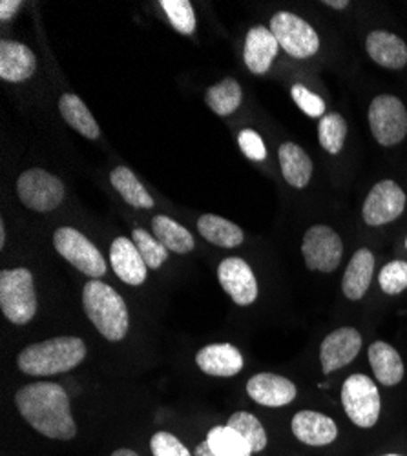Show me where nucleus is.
I'll return each mask as SVG.
<instances>
[{
    "mask_svg": "<svg viewBox=\"0 0 407 456\" xmlns=\"http://www.w3.org/2000/svg\"><path fill=\"white\" fill-rule=\"evenodd\" d=\"M15 403L24 420L41 435L53 440H71L77 435L68 393L50 382L24 386L15 395Z\"/></svg>",
    "mask_w": 407,
    "mask_h": 456,
    "instance_id": "nucleus-1",
    "label": "nucleus"
},
{
    "mask_svg": "<svg viewBox=\"0 0 407 456\" xmlns=\"http://www.w3.org/2000/svg\"><path fill=\"white\" fill-rule=\"evenodd\" d=\"M86 356L81 338L59 336L26 347L19 354V369L29 376H53L76 369Z\"/></svg>",
    "mask_w": 407,
    "mask_h": 456,
    "instance_id": "nucleus-2",
    "label": "nucleus"
},
{
    "mask_svg": "<svg viewBox=\"0 0 407 456\" xmlns=\"http://www.w3.org/2000/svg\"><path fill=\"white\" fill-rule=\"evenodd\" d=\"M83 307L88 320L110 341H121L128 334L130 316L125 299L110 285L92 280L83 290Z\"/></svg>",
    "mask_w": 407,
    "mask_h": 456,
    "instance_id": "nucleus-3",
    "label": "nucleus"
},
{
    "mask_svg": "<svg viewBox=\"0 0 407 456\" xmlns=\"http://www.w3.org/2000/svg\"><path fill=\"white\" fill-rule=\"evenodd\" d=\"M0 307L13 325H26L37 313L33 276L28 269L0 273Z\"/></svg>",
    "mask_w": 407,
    "mask_h": 456,
    "instance_id": "nucleus-4",
    "label": "nucleus"
},
{
    "mask_svg": "<svg viewBox=\"0 0 407 456\" xmlns=\"http://www.w3.org/2000/svg\"><path fill=\"white\" fill-rule=\"evenodd\" d=\"M342 405L351 422L362 429L377 426L380 416V393L365 374L349 376L342 387Z\"/></svg>",
    "mask_w": 407,
    "mask_h": 456,
    "instance_id": "nucleus-5",
    "label": "nucleus"
},
{
    "mask_svg": "<svg viewBox=\"0 0 407 456\" xmlns=\"http://www.w3.org/2000/svg\"><path fill=\"white\" fill-rule=\"evenodd\" d=\"M271 31L281 50L294 59H309L320 50V37L314 28L289 12H278L271 19Z\"/></svg>",
    "mask_w": 407,
    "mask_h": 456,
    "instance_id": "nucleus-6",
    "label": "nucleus"
},
{
    "mask_svg": "<svg viewBox=\"0 0 407 456\" xmlns=\"http://www.w3.org/2000/svg\"><path fill=\"white\" fill-rule=\"evenodd\" d=\"M55 250L77 271L99 280L106 274V261L99 248L76 228L62 226L53 234Z\"/></svg>",
    "mask_w": 407,
    "mask_h": 456,
    "instance_id": "nucleus-7",
    "label": "nucleus"
},
{
    "mask_svg": "<svg viewBox=\"0 0 407 456\" xmlns=\"http://www.w3.org/2000/svg\"><path fill=\"white\" fill-rule=\"evenodd\" d=\"M17 194L24 207L35 212L55 210L64 200V184L46 170H26L17 181Z\"/></svg>",
    "mask_w": 407,
    "mask_h": 456,
    "instance_id": "nucleus-8",
    "label": "nucleus"
},
{
    "mask_svg": "<svg viewBox=\"0 0 407 456\" xmlns=\"http://www.w3.org/2000/svg\"><path fill=\"white\" fill-rule=\"evenodd\" d=\"M369 126L382 146H395L407 135V111L393 95H379L369 106Z\"/></svg>",
    "mask_w": 407,
    "mask_h": 456,
    "instance_id": "nucleus-9",
    "label": "nucleus"
},
{
    "mask_svg": "<svg viewBox=\"0 0 407 456\" xmlns=\"http://www.w3.org/2000/svg\"><path fill=\"white\" fill-rule=\"evenodd\" d=\"M302 252L307 269L318 273H335L342 261V238L325 224L311 226L304 236Z\"/></svg>",
    "mask_w": 407,
    "mask_h": 456,
    "instance_id": "nucleus-10",
    "label": "nucleus"
},
{
    "mask_svg": "<svg viewBox=\"0 0 407 456\" xmlns=\"http://www.w3.org/2000/svg\"><path fill=\"white\" fill-rule=\"evenodd\" d=\"M405 210L403 190L391 179L377 183L363 203V221L371 226L387 224Z\"/></svg>",
    "mask_w": 407,
    "mask_h": 456,
    "instance_id": "nucleus-11",
    "label": "nucleus"
},
{
    "mask_svg": "<svg viewBox=\"0 0 407 456\" xmlns=\"http://www.w3.org/2000/svg\"><path fill=\"white\" fill-rule=\"evenodd\" d=\"M362 349V336L353 327H342L332 330L322 341L320 347V362L323 372H335L346 365H349Z\"/></svg>",
    "mask_w": 407,
    "mask_h": 456,
    "instance_id": "nucleus-12",
    "label": "nucleus"
},
{
    "mask_svg": "<svg viewBox=\"0 0 407 456\" xmlns=\"http://www.w3.org/2000/svg\"><path fill=\"white\" fill-rule=\"evenodd\" d=\"M217 278L224 290L241 307L250 305L257 297V281L248 265L241 257H227L221 261Z\"/></svg>",
    "mask_w": 407,
    "mask_h": 456,
    "instance_id": "nucleus-13",
    "label": "nucleus"
},
{
    "mask_svg": "<svg viewBox=\"0 0 407 456\" xmlns=\"http://www.w3.org/2000/svg\"><path fill=\"white\" fill-rule=\"evenodd\" d=\"M247 393L256 403L260 405L283 407L296 398V386L283 376H278L273 372H262L248 379Z\"/></svg>",
    "mask_w": 407,
    "mask_h": 456,
    "instance_id": "nucleus-14",
    "label": "nucleus"
},
{
    "mask_svg": "<svg viewBox=\"0 0 407 456\" xmlns=\"http://www.w3.org/2000/svg\"><path fill=\"white\" fill-rule=\"evenodd\" d=\"M290 429L294 436L307 445H327L338 436V428L332 418L316 411H300L292 418Z\"/></svg>",
    "mask_w": 407,
    "mask_h": 456,
    "instance_id": "nucleus-15",
    "label": "nucleus"
},
{
    "mask_svg": "<svg viewBox=\"0 0 407 456\" xmlns=\"http://www.w3.org/2000/svg\"><path fill=\"white\" fill-rule=\"evenodd\" d=\"M278 52H280V45L269 28L256 26L247 33L243 59L247 68L252 73L256 75L267 73L271 64L278 57Z\"/></svg>",
    "mask_w": 407,
    "mask_h": 456,
    "instance_id": "nucleus-16",
    "label": "nucleus"
},
{
    "mask_svg": "<svg viewBox=\"0 0 407 456\" xmlns=\"http://www.w3.org/2000/svg\"><path fill=\"white\" fill-rule=\"evenodd\" d=\"M37 69L33 52L20 43L4 39L0 43V79L6 83H22Z\"/></svg>",
    "mask_w": 407,
    "mask_h": 456,
    "instance_id": "nucleus-17",
    "label": "nucleus"
},
{
    "mask_svg": "<svg viewBox=\"0 0 407 456\" xmlns=\"http://www.w3.org/2000/svg\"><path fill=\"white\" fill-rule=\"evenodd\" d=\"M110 261L114 273L128 285H141L146 280V263L139 254L135 243L128 238L114 240L110 247Z\"/></svg>",
    "mask_w": 407,
    "mask_h": 456,
    "instance_id": "nucleus-18",
    "label": "nucleus"
},
{
    "mask_svg": "<svg viewBox=\"0 0 407 456\" xmlns=\"http://www.w3.org/2000/svg\"><path fill=\"white\" fill-rule=\"evenodd\" d=\"M196 363L205 374L229 378L243 369V356L231 344H214L196 354Z\"/></svg>",
    "mask_w": 407,
    "mask_h": 456,
    "instance_id": "nucleus-19",
    "label": "nucleus"
},
{
    "mask_svg": "<svg viewBox=\"0 0 407 456\" xmlns=\"http://www.w3.org/2000/svg\"><path fill=\"white\" fill-rule=\"evenodd\" d=\"M365 48L369 57L384 68L402 69L407 64V46L395 33H389V31L369 33Z\"/></svg>",
    "mask_w": 407,
    "mask_h": 456,
    "instance_id": "nucleus-20",
    "label": "nucleus"
},
{
    "mask_svg": "<svg viewBox=\"0 0 407 456\" xmlns=\"http://www.w3.org/2000/svg\"><path fill=\"white\" fill-rule=\"evenodd\" d=\"M375 273V256L369 248H360L349 261L344 281H342V290L347 299H362L371 285Z\"/></svg>",
    "mask_w": 407,
    "mask_h": 456,
    "instance_id": "nucleus-21",
    "label": "nucleus"
},
{
    "mask_svg": "<svg viewBox=\"0 0 407 456\" xmlns=\"http://www.w3.org/2000/svg\"><path fill=\"white\" fill-rule=\"evenodd\" d=\"M278 156L285 181L294 188H305L313 177V161L304 148L294 142H283Z\"/></svg>",
    "mask_w": 407,
    "mask_h": 456,
    "instance_id": "nucleus-22",
    "label": "nucleus"
},
{
    "mask_svg": "<svg viewBox=\"0 0 407 456\" xmlns=\"http://www.w3.org/2000/svg\"><path fill=\"white\" fill-rule=\"evenodd\" d=\"M369 363H371L373 372L382 386L393 387L402 382L403 362L396 349L386 344V341H375L369 347Z\"/></svg>",
    "mask_w": 407,
    "mask_h": 456,
    "instance_id": "nucleus-23",
    "label": "nucleus"
},
{
    "mask_svg": "<svg viewBox=\"0 0 407 456\" xmlns=\"http://www.w3.org/2000/svg\"><path fill=\"white\" fill-rule=\"evenodd\" d=\"M198 231L208 243L224 248L240 247L245 240L243 231L238 224L214 214H205L199 217Z\"/></svg>",
    "mask_w": 407,
    "mask_h": 456,
    "instance_id": "nucleus-24",
    "label": "nucleus"
},
{
    "mask_svg": "<svg viewBox=\"0 0 407 456\" xmlns=\"http://www.w3.org/2000/svg\"><path fill=\"white\" fill-rule=\"evenodd\" d=\"M59 110L62 119L81 135L88 139H97L101 135V128L86 104L76 94H64L59 101Z\"/></svg>",
    "mask_w": 407,
    "mask_h": 456,
    "instance_id": "nucleus-25",
    "label": "nucleus"
},
{
    "mask_svg": "<svg viewBox=\"0 0 407 456\" xmlns=\"http://www.w3.org/2000/svg\"><path fill=\"white\" fill-rule=\"evenodd\" d=\"M152 231L154 236L167 247V250H172L175 254H189L191 250H194L196 243L192 234L168 216H156L152 219Z\"/></svg>",
    "mask_w": 407,
    "mask_h": 456,
    "instance_id": "nucleus-26",
    "label": "nucleus"
},
{
    "mask_svg": "<svg viewBox=\"0 0 407 456\" xmlns=\"http://www.w3.org/2000/svg\"><path fill=\"white\" fill-rule=\"evenodd\" d=\"M110 181H112L114 188L130 207L134 208L154 207V198L146 192V188L141 184L135 174L126 167H118L112 174H110Z\"/></svg>",
    "mask_w": 407,
    "mask_h": 456,
    "instance_id": "nucleus-27",
    "label": "nucleus"
},
{
    "mask_svg": "<svg viewBox=\"0 0 407 456\" xmlns=\"http://www.w3.org/2000/svg\"><path fill=\"white\" fill-rule=\"evenodd\" d=\"M243 94L241 86L234 79H224L219 85H214L207 92V104L216 116H231L241 104Z\"/></svg>",
    "mask_w": 407,
    "mask_h": 456,
    "instance_id": "nucleus-28",
    "label": "nucleus"
},
{
    "mask_svg": "<svg viewBox=\"0 0 407 456\" xmlns=\"http://www.w3.org/2000/svg\"><path fill=\"white\" fill-rule=\"evenodd\" d=\"M207 442L216 456H250L247 440L229 426H216L208 431Z\"/></svg>",
    "mask_w": 407,
    "mask_h": 456,
    "instance_id": "nucleus-29",
    "label": "nucleus"
},
{
    "mask_svg": "<svg viewBox=\"0 0 407 456\" xmlns=\"http://www.w3.org/2000/svg\"><path fill=\"white\" fill-rule=\"evenodd\" d=\"M346 137H347V123L340 113H327V116L322 118L318 125V139L329 154L332 156L340 154Z\"/></svg>",
    "mask_w": 407,
    "mask_h": 456,
    "instance_id": "nucleus-30",
    "label": "nucleus"
},
{
    "mask_svg": "<svg viewBox=\"0 0 407 456\" xmlns=\"http://www.w3.org/2000/svg\"><path fill=\"white\" fill-rule=\"evenodd\" d=\"M229 428H232L234 431H238L245 440L247 444L250 445L252 452H260L265 449L267 445V433L264 429V426L260 424V420L250 412H245V411H240V412H234L231 418H229Z\"/></svg>",
    "mask_w": 407,
    "mask_h": 456,
    "instance_id": "nucleus-31",
    "label": "nucleus"
},
{
    "mask_svg": "<svg viewBox=\"0 0 407 456\" xmlns=\"http://www.w3.org/2000/svg\"><path fill=\"white\" fill-rule=\"evenodd\" d=\"M132 241L135 243L148 269H161V265L168 257V250L158 238L151 236L146 231H142V228H135L132 232Z\"/></svg>",
    "mask_w": 407,
    "mask_h": 456,
    "instance_id": "nucleus-32",
    "label": "nucleus"
},
{
    "mask_svg": "<svg viewBox=\"0 0 407 456\" xmlns=\"http://www.w3.org/2000/svg\"><path fill=\"white\" fill-rule=\"evenodd\" d=\"M159 6L165 10L170 24L183 35H192L196 29V13L189 0H161Z\"/></svg>",
    "mask_w": 407,
    "mask_h": 456,
    "instance_id": "nucleus-33",
    "label": "nucleus"
},
{
    "mask_svg": "<svg viewBox=\"0 0 407 456\" xmlns=\"http://www.w3.org/2000/svg\"><path fill=\"white\" fill-rule=\"evenodd\" d=\"M379 283L389 296L403 292L407 289V263L400 259L387 263L379 276Z\"/></svg>",
    "mask_w": 407,
    "mask_h": 456,
    "instance_id": "nucleus-34",
    "label": "nucleus"
},
{
    "mask_svg": "<svg viewBox=\"0 0 407 456\" xmlns=\"http://www.w3.org/2000/svg\"><path fill=\"white\" fill-rule=\"evenodd\" d=\"M290 94H292L294 102L298 104V108L305 113V116L316 118V119H318V118H323V113H325V102H323V99H322L320 95L313 94V92L307 90L304 85H294L292 90H290Z\"/></svg>",
    "mask_w": 407,
    "mask_h": 456,
    "instance_id": "nucleus-35",
    "label": "nucleus"
},
{
    "mask_svg": "<svg viewBox=\"0 0 407 456\" xmlns=\"http://www.w3.org/2000/svg\"><path fill=\"white\" fill-rule=\"evenodd\" d=\"M151 449L154 456H192L184 444H181L174 435L167 431H159L152 436Z\"/></svg>",
    "mask_w": 407,
    "mask_h": 456,
    "instance_id": "nucleus-36",
    "label": "nucleus"
},
{
    "mask_svg": "<svg viewBox=\"0 0 407 456\" xmlns=\"http://www.w3.org/2000/svg\"><path fill=\"white\" fill-rule=\"evenodd\" d=\"M238 141H240V148H241V151H243L247 159L257 161V163L265 161V158H267V148H265L264 139L260 137V134L247 128V130H243V132L240 134Z\"/></svg>",
    "mask_w": 407,
    "mask_h": 456,
    "instance_id": "nucleus-37",
    "label": "nucleus"
},
{
    "mask_svg": "<svg viewBox=\"0 0 407 456\" xmlns=\"http://www.w3.org/2000/svg\"><path fill=\"white\" fill-rule=\"evenodd\" d=\"M20 6H22L20 0H3V3H0V19L4 22L12 20L15 13L20 10Z\"/></svg>",
    "mask_w": 407,
    "mask_h": 456,
    "instance_id": "nucleus-38",
    "label": "nucleus"
},
{
    "mask_svg": "<svg viewBox=\"0 0 407 456\" xmlns=\"http://www.w3.org/2000/svg\"><path fill=\"white\" fill-rule=\"evenodd\" d=\"M194 456H216V454L212 452V449H210L208 442L205 440V442H201V444L196 447V451H194Z\"/></svg>",
    "mask_w": 407,
    "mask_h": 456,
    "instance_id": "nucleus-39",
    "label": "nucleus"
},
{
    "mask_svg": "<svg viewBox=\"0 0 407 456\" xmlns=\"http://www.w3.org/2000/svg\"><path fill=\"white\" fill-rule=\"evenodd\" d=\"M323 4L329 8H335V10H346L349 6L347 0H323Z\"/></svg>",
    "mask_w": 407,
    "mask_h": 456,
    "instance_id": "nucleus-40",
    "label": "nucleus"
},
{
    "mask_svg": "<svg viewBox=\"0 0 407 456\" xmlns=\"http://www.w3.org/2000/svg\"><path fill=\"white\" fill-rule=\"evenodd\" d=\"M112 456H139V454L134 452L132 449H118Z\"/></svg>",
    "mask_w": 407,
    "mask_h": 456,
    "instance_id": "nucleus-41",
    "label": "nucleus"
},
{
    "mask_svg": "<svg viewBox=\"0 0 407 456\" xmlns=\"http://www.w3.org/2000/svg\"><path fill=\"white\" fill-rule=\"evenodd\" d=\"M6 245V228H4V223L0 224V247Z\"/></svg>",
    "mask_w": 407,
    "mask_h": 456,
    "instance_id": "nucleus-42",
    "label": "nucleus"
},
{
    "mask_svg": "<svg viewBox=\"0 0 407 456\" xmlns=\"http://www.w3.org/2000/svg\"><path fill=\"white\" fill-rule=\"evenodd\" d=\"M384 456H402V454H384Z\"/></svg>",
    "mask_w": 407,
    "mask_h": 456,
    "instance_id": "nucleus-43",
    "label": "nucleus"
},
{
    "mask_svg": "<svg viewBox=\"0 0 407 456\" xmlns=\"http://www.w3.org/2000/svg\"><path fill=\"white\" fill-rule=\"evenodd\" d=\"M405 248H407V240H405Z\"/></svg>",
    "mask_w": 407,
    "mask_h": 456,
    "instance_id": "nucleus-44",
    "label": "nucleus"
}]
</instances>
